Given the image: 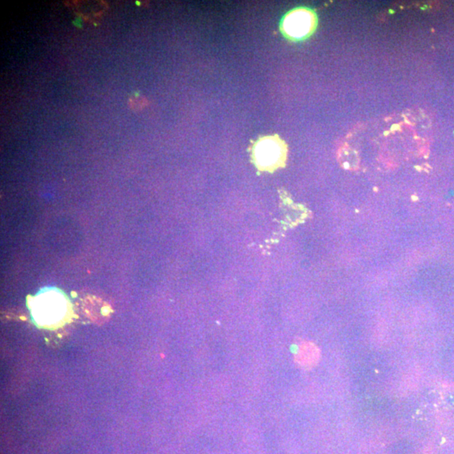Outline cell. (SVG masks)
<instances>
[{
  "label": "cell",
  "instance_id": "cell-1",
  "mask_svg": "<svg viewBox=\"0 0 454 454\" xmlns=\"http://www.w3.org/2000/svg\"><path fill=\"white\" fill-rule=\"evenodd\" d=\"M32 321L39 327L57 328L69 319L71 303L66 294L58 288L41 289L28 299Z\"/></svg>",
  "mask_w": 454,
  "mask_h": 454
},
{
  "label": "cell",
  "instance_id": "cell-2",
  "mask_svg": "<svg viewBox=\"0 0 454 454\" xmlns=\"http://www.w3.org/2000/svg\"><path fill=\"white\" fill-rule=\"evenodd\" d=\"M286 152V146L281 139L278 136H267L255 144L253 158L260 169L273 171L284 164Z\"/></svg>",
  "mask_w": 454,
  "mask_h": 454
},
{
  "label": "cell",
  "instance_id": "cell-3",
  "mask_svg": "<svg viewBox=\"0 0 454 454\" xmlns=\"http://www.w3.org/2000/svg\"><path fill=\"white\" fill-rule=\"evenodd\" d=\"M317 19L312 10L305 8L293 9L282 21V31L293 40H302L313 33Z\"/></svg>",
  "mask_w": 454,
  "mask_h": 454
},
{
  "label": "cell",
  "instance_id": "cell-4",
  "mask_svg": "<svg viewBox=\"0 0 454 454\" xmlns=\"http://www.w3.org/2000/svg\"><path fill=\"white\" fill-rule=\"evenodd\" d=\"M321 352L312 342H303L299 344L294 354V360L301 368H312L318 363Z\"/></svg>",
  "mask_w": 454,
  "mask_h": 454
},
{
  "label": "cell",
  "instance_id": "cell-5",
  "mask_svg": "<svg viewBox=\"0 0 454 454\" xmlns=\"http://www.w3.org/2000/svg\"><path fill=\"white\" fill-rule=\"evenodd\" d=\"M144 100L141 98H131L130 99V106L134 109H141L143 106Z\"/></svg>",
  "mask_w": 454,
  "mask_h": 454
}]
</instances>
